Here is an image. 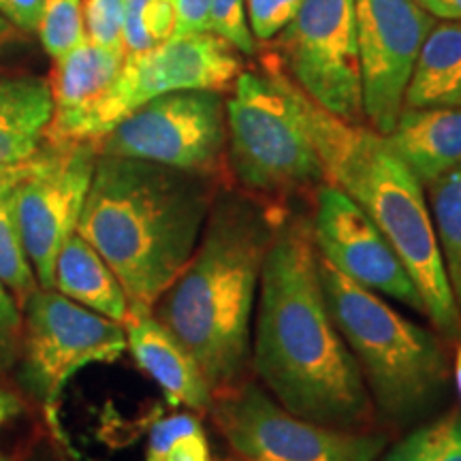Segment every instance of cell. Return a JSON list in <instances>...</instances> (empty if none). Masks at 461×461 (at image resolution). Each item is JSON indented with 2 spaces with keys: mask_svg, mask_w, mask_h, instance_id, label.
Returning a JSON list of instances; mask_svg holds the SVG:
<instances>
[{
  "mask_svg": "<svg viewBox=\"0 0 461 461\" xmlns=\"http://www.w3.org/2000/svg\"><path fill=\"white\" fill-rule=\"evenodd\" d=\"M51 288L120 325L129 314V297L120 280L77 230L68 235L58 252Z\"/></svg>",
  "mask_w": 461,
  "mask_h": 461,
  "instance_id": "cell-19",
  "label": "cell"
},
{
  "mask_svg": "<svg viewBox=\"0 0 461 461\" xmlns=\"http://www.w3.org/2000/svg\"><path fill=\"white\" fill-rule=\"evenodd\" d=\"M265 68L295 105L327 182L353 199L406 265L436 333L461 339V314L442 267L423 184L403 165L383 132L316 105L278 62H267Z\"/></svg>",
  "mask_w": 461,
  "mask_h": 461,
  "instance_id": "cell-4",
  "label": "cell"
},
{
  "mask_svg": "<svg viewBox=\"0 0 461 461\" xmlns=\"http://www.w3.org/2000/svg\"><path fill=\"white\" fill-rule=\"evenodd\" d=\"M455 384H457V391L461 395V344L457 355H455Z\"/></svg>",
  "mask_w": 461,
  "mask_h": 461,
  "instance_id": "cell-37",
  "label": "cell"
},
{
  "mask_svg": "<svg viewBox=\"0 0 461 461\" xmlns=\"http://www.w3.org/2000/svg\"><path fill=\"white\" fill-rule=\"evenodd\" d=\"M210 414L240 459L376 461L387 445L383 434L333 429L297 417L248 378L214 393Z\"/></svg>",
  "mask_w": 461,
  "mask_h": 461,
  "instance_id": "cell-9",
  "label": "cell"
},
{
  "mask_svg": "<svg viewBox=\"0 0 461 461\" xmlns=\"http://www.w3.org/2000/svg\"><path fill=\"white\" fill-rule=\"evenodd\" d=\"M241 71L240 51L214 32L171 37L152 50L124 54L115 82L62 141H96L137 107L171 92L216 90L224 95Z\"/></svg>",
  "mask_w": 461,
  "mask_h": 461,
  "instance_id": "cell-8",
  "label": "cell"
},
{
  "mask_svg": "<svg viewBox=\"0 0 461 461\" xmlns=\"http://www.w3.org/2000/svg\"><path fill=\"white\" fill-rule=\"evenodd\" d=\"M461 105V22L434 24L420 45L403 107Z\"/></svg>",
  "mask_w": 461,
  "mask_h": 461,
  "instance_id": "cell-20",
  "label": "cell"
},
{
  "mask_svg": "<svg viewBox=\"0 0 461 461\" xmlns=\"http://www.w3.org/2000/svg\"><path fill=\"white\" fill-rule=\"evenodd\" d=\"M240 461H257V459H240Z\"/></svg>",
  "mask_w": 461,
  "mask_h": 461,
  "instance_id": "cell-39",
  "label": "cell"
},
{
  "mask_svg": "<svg viewBox=\"0 0 461 461\" xmlns=\"http://www.w3.org/2000/svg\"><path fill=\"white\" fill-rule=\"evenodd\" d=\"M28 412V403L24 397L17 393L15 389L7 387L5 383H0V434H3L5 428H9L14 420L24 417ZM0 461H14L9 455L3 453L0 448Z\"/></svg>",
  "mask_w": 461,
  "mask_h": 461,
  "instance_id": "cell-33",
  "label": "cell"
},
{
  "mask_svg": "<svg viewBox=\"0 0 461 461\" xmlns=\"http://www.w3.org/2000/svg\"><path fill=\"white\" fill-rule=\"evenodd\" d=\"M22 342V310L14 295L0 285V383L15 372Z\"/></svg>",
  "mask_w": 461,
  "mask_h": 461,
  "instance_id": "cell-29",
  "label": "cell"
},
{
  "mask_svg": "<svg viewBox=\"0 0 461 461\" xmlns=\"http://www.w3.org/2000/svg\"><path fill=\"white\" fill-rule=\"evenodd\" d=\"M417 3L434 17L461 22V0H417Z\"/></svg>",
  "mask_w": 461,
  "mask_h": 461,
  "instance_id": "cell-35",
  "label": "cell"
},
{
  "mask_svg": "<svg viewBox=\"0 0 461 461\" xmlns=\"http://www.w3.org/2000/svg\"><path fill=\"white\" fill-rule=\"evenodd\" d=\"M54 101L37 75H0V165L34 157L48 135Z\"/></svg>",
  "mask_w": 461,
  "mask_h": 461,
  "instance_id": "cell-18",
  "label": "cell"
},
{
  "mask_svg": "<svg viewBox=\"0 0 461 461\" xmlns=\"http://www.w3.org/2000/svg\"><path fill=\"white\" fill-rule=\"evenodd\" d=\"M383 461H461V412H448L412 429Z\"/></svg>",
  "mask_w": 461,
  "mask_h": 461,
  "instance_id": "cell-24",
  "label": "cell"
},
{
  "mask_svg": "<svg viewBox=\"0 0 461 461\" xmlns=\"http://www.w3.org/2000/svg\"><path fill=\"white\" fill-rule=\"evenodd\" d=\"M218 188L216 176L99 154L77 233L129 303L152 308L197 250Z\"/></svg>",
  "mask_w": 461,
  "mask_h": 461,
  "instance_id": "cell-3",
  "label": "cell"
},
{
  "mask_svg": "<svg viewBox=\"0 0 461 461\" xmlns=\"http://www.w3.org/2000/svg\"><path fill=\"white\" fill-rule=\"evenodd\" d=\"M120 322L92 312L56 288L39 286L22 305V342L15 374L28 395L54 414L75 374L126 353Z\"/></svg>",
  "mask_w": 461,
  "mask_h": 461,
  "instance_id": "cell-7",
  "label": "cell"
},
{
  "mask_svg": "<svg viewBox=\"0 0 461 461\" xmlns=\"http://www.w3.org/2000/svg\"><path fill=\"white\" fill-rule=\"evenodd\" d=\"M221 461H240V459H221Z\"/></svg>",
  "mask_w": 461,
  "mask_h": 461,
  "instance_id": "cell-38",
  "label": "cell"
},
{
  "mask_svg": "<svg viewBox=\"0 0 461 461\" xmlns=\"http://www.w3.org/2000/svg\"><path fill=\"white\" fill-rule=\"evenodd\" d=\"M146 461H214L199 414L173 412L148 431Z\"/></svg>",
  "mask_w": 461,
  "mask_h": 461,
  "instance_id": "cell-22",
  "label": "cell"
},
{
  "mask_svg": "<svg viewBox=\"0 0 461 461\" xmlns=\"http://www.w3.org/2000/svg\"><path fill=\"white\" fill-rule=\"evenodd\" d=\"M143 26L154 45L171 39L176 31V11H173L171 0H148L146 11H143Z\"/></svg>",
  "mask_w": 461,
  "mask_h": 461,
  "instance_id": "cell-31",
  "label": "cell"
},
{
  "mask_svg": "<svg viewBox=\"0 0 461 461\" xmlns=\"http://www.w3.org/2000/svg\"><path fill=\"white\" fill-rule=\"evenodd\" d=\"M425 197L448 288L461 314V165L428 184Z\"/></svg>",
  "mask_w": 461,
  "mask_h": 461,
  "instance_id": "cell-21",
  "label": "cell"
},
{
  "mask_svg": "<svg viewBox=\"0 0 461 461\" xmlns=\"http://www.w3.org/2000/svg\"><path fill=\"white\" fill-rule=\"evenodd\" d=\"M250 366L263 389L297 417L372 431L376 411L327 308L312 222L288 210L265 255Z\"/></svg>",
  "mask_w": 461,
  "mask_h": 461,
  "instance_id": "cell-1",
  "label": "cell"
},
{
  "mask_svg": "<svg viewBox=\"0 0 461 461\" xmlns=\"http://www.w3.org/2000/svg\"><path fill=\"white\" fill-rule=\"evenodd\" d=\"M355 24L363 115L374 131L389 135L436 17L417 0H355Z\"/></svg>",
  "mask_w": 461,
  "mask_h": 461,
  "instance_id": "cell-13",
  "label": "cell"
},
{
  "mask_svg": "<svg viewBox=\"0 0 461 461\" xmlns=\"http://www.w3.org/2000/svg\"><path fill=\"white\" fill-rule=\"evenodd\" d=\"M303 3L305 0H246L252 37L272 41L291 24Z\"/></svg>",
  "mask_w": 461,
  "mask_h": 461,
  "instance_id": "cell-28",
  "label": "cell"
},
{
  "mask_svg": "<svg viewBox=\"0 0 461 461\" xmlns=\"http://www.w3.org/2000/svg\"><path fill=\"white\" fill-rule=\"evenodd\" d=\"M95 143L103 157L218 177L227 158V99L216 90L163 95L137 107Z\"/></svg>",
  "mask_w": 461,
  "mask_h": 461,
  "instance_id": "cell-10",
  "label": "cell"
},
{
  "mask_svg": "<svg viewBox=\"0 0 461 461\" xmlns=\"http://www.w3.org/2000/svg\"><path fill=\"white\" fill-rule=\"evenodd\" d=\"M86 37L90 41L120 48L122 45V20H124V0H86L84 5Z\"/></svg>",
  "mask_w": 461,
  "mask_h": 461,
  "instance_id": "cell-27",
  "label": "cell"
},
{
  "mask_svg": "<svg viewBox=\"0 0 461 461\" xmlns=\"http://www.w3.org/2000/svg\"><path fill=\"white\" fill-rule=\"evenodd\" d=\"M54 62L50 82L54 115L45 141L65 140L67 131L105 95L122 68L124 50L86 39Z\"/></svg>",
  "mask_w": 461,
  "mask_h": 461,
  "instance_id": "cell-16",
  "label": "cell"
},
{
  "mask_svg": "<svg viewBox=\"0 0 461 461\" xmlns=\"http://www.w3.org/2000/svg\"><path fill=\"white\" fill-rule=\"evenodd\" d=\"M280 67L327 112L361 122V68L355 0H305L276 39Z\"/></svg>",
  "mask_w": 461,
  "mask_h": 461,
  "instance_id": "cell-11",
  "label": "cell"
},
{
  "mask_svg": "<svg viewBox=\"0 0 461 461\" xmlns=\"http://www.w3.org/2000/svg\"><path fill=\"white\" fill-rule=\"evenodd\" d=\"M286 212L248 193L218 188L193 258L152 305L214 393L241 383L250 367L265 255Z\"/></svg>",
  "mask_w": 461,
  "mask_h": 461,
  "instance_id": "cell-2",
  "label": "cell"
},
{
  "mask_svg": "<svg viewBox=\"0 0 461 461\" xmlns=\"http://www.w3.org/2000/svg\"><path fill=\"white\" fill-rule=\"evenodd\" d=\"M15 34H17V28H15L14 24H11V22L5 20L3 15H0V45L14 41Z\"/></svg>",
  "mask_w": 461,
  "mask_h": 461,
  "instance_id": "cell-36",
  "label": "cell"
},
{
  "mask_svg": "<svg viewBox=\"0 0 461 461\" xmlns=\"http://www.w3.org/2000/svg\"><path fill=\"white\" fill-rule=\"evenodd\" d=\"M314 193L310 222L322 261L367 291L425 314L417 285L376 224L333 184L322 182Z\"/></svg>",
  "mask_w": 461,
  "mask_h": 461,
  "instance_id": "cell-14",
  "label": "cell"
},
{
  "mask_svg": "<svg viewBox=\"0 0 461 461\" xmlns=\"http://www.w3.org/2000/svg\"><path fill=\"white\" fill-rule=\"evenodd\" d=\"M34 158H37V154H34V157H31V158L22 160V163L0 165V197L11 193V190H14L17 184L24 180L28 173L32 171Z\"/></svg>",
  "mask_w": 461,
  "mask_h": 461,
  "instance_id": "cell-34",
  "label": "cell"
},
{
  "mask_svg": "<svg viewBox=\"0 0 461 461\" xmlns=\"http://www.w3.org/2000/svg\"><path fill=\"white\" fill-rule=\"evenodd\" d=\"M14 190L0 197V285L14 295L22 310L26 299L39 288V282L17 227Z\"/></svg>",
  "mask_w": 461,
  "mask_h": 461,
  "instance_id": "cell-23",
  "label": "cell"
},
{
  "mask_svg": "<svg viewBox=\"0 0 461 461\" xmlns=\"http://www.w3.org/2000/svg\"><path fill=\"white\" fill-rule=\"evenodd\" d=\"M41 45L51 60H58L86 41L84 0H45L37 28Z\"/></svg>",
  "mask_w": 461,
  "mask_h": 461,
  "instance_id": "cell-25",
  "label": "cell"
},
{
  "mask_svg": "<svg viewBox=\"0 0 461 461\" xmlns=\"http://www.w3.org/2000/svg\"><path fill=\"white\" fill-rule=\"evenodd\" d=\"M319 274L327 308L359 367L376 417L408 425L428 414L451 376L440 338L321 257Z\"/></svg>",
  "mask_w": 461,
  "mask_h": 461,
  "instance_id": "cell-5",
  "label": "cell"
},
{
  "mask_svg": "<svg viewBox=\"0 0 461 461\" xmlns=\"http://www.w3.org/2000/svg\"><path fill=\"white\" fill-rule=\"evenodd\" d=\"M126 348L137 367L158 384L171 406L205 414L214 402V391L203 370L188 348L154 316L152 308L129 303V314L122 322Z\"/></svg>",
  "mask_w": 461,
  "mask_h": 461,
  "instance_id": "cell-15",
  "label": "cell"
},
{
  "mask_svg": "<svg viewBox=\"0 0 461 461\" xmlns=\"http://www.w3.org/2000/svg\"><path fill=\"white\" fill-rule=\"evenodd\" d=\"M227 160L248 194L276 207L327 182L295 105L267 71H241L230 88Z\"/></svg>",
  "mask_w": 461,
  "mask_h": 461,
  "instance_id": "cell-6",
  "label": "cell"
},
{
  "mask_svg": "<svg viewBox=\"0 0 461 461\" xmlns=\"http://www.w3.org/2000/svg\"><path fill=\"white\" fill-rule=\"evenodd\" d=\"M45 0H0V15L17 31L37 32Z\"/></svg>",
  "mask_w": 461,
  "mask_h": 461,
  "instance_id": "cell-32",
  "label": "cell"
},
{
  "mask_svg": "<svg viewBox=\"0 0 461 461\" xmlns=\"http://www.w3.org/2000/svg\"><path fill=\"white\" fill-rule=\"evenodd\" d=\"M176 11V31L173 37L210 32L212 0H171Z\"/></svg>",
  "mask_w": 461,
  "mask_h": 461,
  "instance_id": "cell-30",
  "label": "cell"
},
{
  "mask_svg": "<svg viewBox=\"0 0 461 461\" xmlns=\"http://www.w3.org/2000/svg\"><path fill=\"white\" fill-rule=\"evenodd\" d=\"M210 32L227 41L240 54H255L257 39L248 24L246 0H212Z\"/></svg>",
  "mask_w": 461,
  "mask_h": 461,
  "instance_id": "cell-26",
  "label": "cell"
},
{
  "mask_svg": "<svg viewBox=\"0 0 461 461\" xmlns=\"http://www.w3.org/2000/svg\"><path fill=\"white\" fill-rule=\"evenodd\" d=\"M384 137L425 188L461 165V105L403 107Z\"/></svg>",
  "mask_w": 461,
  "mask_h": 461,
  "instance_id": "cell-17",
  "label": "cell"
},
{
  "mask_svg": "<svg viewBox=\"0 0 461 461\" xmlns=\"http://www.w3.org/2000/svg\"><path fill=\"white\" fill-rule=\"evenodd\" d=\"M96 158L95 141H43L32 171L14 190L17 227L39 286L54 285L58 252L77 230Z\"/></svg>",
  "mask_w": 461,
  "mask_h": 461,
  "instance_id": "cell-12",
  "label": "cell"
}]
</instances>
